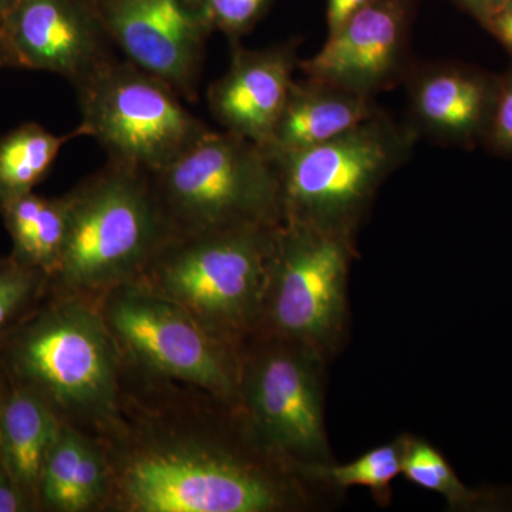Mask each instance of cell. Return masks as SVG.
I'll list each match as a JSON object with an SVG mask.
<instances>
[{
  "label": "cell",
  "instance_id": "20",
  "mask_svg": "<svg viewBox=\"0 0 512 512\" xmlns=\"http://www.w3.org/2000/svg\"><path fill=\"white\" fill-rule=\"evenodd\" d=\"M402 474L407 481L446 498L453 510L483 511L503 507L500 494L485 493L467 487L447 458L429 441L406 434Z\"/></svg>",
  "mask_w": 512,
  "mask_h": 512
},
{
  "label": "cell",
  "instance_id": "6",
  "mask_svg": "<svg viewBox=\"0 0 512 512\" xmlns=\"http://www.w3.org/2000/svg\"><path fill=\"white\" fill-rule=\"evenodd\" d=\"M10 369L20 386L42 396L57 414L106 421L119 394V346L100 311L67 295L16 332Z\"/></svg>",
  "mask_w": 512,
  "mask_h": 512
},
{
  "label": "cell",
  "instance_id": "11",
  "mask_svg": "<svg viewBox=\"0 0 512 512\" xmlns=\"http://www.w3.org/2000/svg\"><path fill=\"white\" fill-rule=\"evenodd\" d=\"M111 45L128 62L197 99L214 26L202 0H94Z\"/></svg>",
  "mask_w": 512,
  "mask_h": 512
},
{
  "label": "cell",
  "instance_id": "23",
  "mask_svg": "<svg viewBox=\"0 0 512 512\" xmlns=\"http://www.w3.org/2000/svg\"><path fill=\"white\" fill-rule=\"evenodd\" d=\"M49 276L19 264L10 256L0 259V332L30 308Z\"/></svg>",
  "mask_w": 512,
  "mask_h": 512
},
{
  "label": "cell",
  "instance_id": "31",
  "mask_svg": "<svg viewBox=\"0 0 512 512\" xmlns=\"http://www.w3.org/2000/svg\"><path fill=\"white\" fill-rule=\"evenodd\" d=\"M13 3H15V0H0V18L12 8Z\"/></svg>",
  "mask_w": 512,
  "mask_h": 512
},
{
  "label": "cell",
  "instance_id": "29",
  "mask_svg": "<svg viewBox=\"0 0 512 512\" xmlns=\"http://www.w3.org/2000/svg\"><path fill=\"white\" fill-rule=\"evenodd\" d=\"M457 2L481 25L491 13L501 8L508 0H457Z\"/></svg>",
  "mask_w": 512,
  "mask_h": 512
},
{
  "label": "cell",
  "instance_id": "24",
  "mask_svg": "<svg viewBox=\"0 0 512 512\" xmlns=\"http://www.w3.org/2000/svg\"><path fill=\"white\" fill-rule=\"evenodd\" d=\"M214 30L238 43L262 19L272 0H202Z\"/></svg>",
  "mask_w": 512,
  "mask_h": 512
},
{
  "label": "cell",
  "instance_id": "1",
  "mask_svg": "<svg viewBox=\"0 0 512 512\" xmlns=\"http://www.w3.org/2000/svg\"><path fill=\"white\" fill-rule=\"evenodd\" d=\"M66 200L69 225L52 279L67 295L137 282L173 239L150 174L107 163Z\"/></svg>",
  "mask_w": 512,
  "mask_h": 512
},
{
  "label": "cell",
  "instance_id": "25",
  "mask_svg": "<svg viewBox=\"0 0 512 512\" xmlns=\"http://www.w3.org/2000/svg\"><path fill=\"white\" fill-rule=\"evenodd\" d=\"M484 146L497 156L512 158V66L500 74L497 100Z\"/></svg>",
  "mask_w": 512,
  "mask_h": 512
},
{
  "label": "cell",
  "instance_id": "8",
  "mask_svg": "<svg viewBox=\"0 0 512 512\" xmlns=\"http://www.w3.org/2000/svg\"><path fill=\"white\" fill-rule=\"evenodd\" d=\"M355 238L296 221L276 231L261 326L326 360L348 326V279Z\"/></svg>",
  "mask_w": 512,
  "mask_h": 512
},
{
  "label": "cell",
  "instance_id": "17",
  "mask_svg": "<svg viewBox=\"0 0 512 512\" xmlns=\"http://www.w3.org/2000/svg\"><path fill=\"white\" fill-rule=\"evenodd\" d=\"M63 421L42 396L19 386L0 403V461L20 490L39 495L43 468Z\"/></svg>",
  "mask_w": 512,
  "mask_h": 512
},
{
  "label": "cell",
  "instance_id": "12",
  "mask_svg": "<svg viewBox=\"0 0 512 512\" xmlns=\"http://www.w3.org/2000/svg\"><path fill=\"white\" fill-rule=\"evenodd\" d=\"M414 0H372L346 20L315 56L301 60L303 76L376 97L404 83L414 64L410 39Z\"/></svg>",
  "mask_w": 512,
  "mask_h": 512
},
{
  "label": "cell",
  "instance_id": "7",
  "mask_svg": "<svg viewBox=\"0 0 512 512\" xmlns=\"http://www.w3.org/2000/svg\"><path fill=\"white\" fill-rule=\"evenodd\" d=\"M74 87L82 113L77 128L120 167L160 173L212 131L173 87L127 59L110 57Z\"/></svg>",
  "mask_w": 512,
  "mask_h": 512
},
{
  "label": "cell",
  "instance_id": "2",
  "mask_svg": "<svg viewBox=\"0 0 512 512\" xmlns=\"http://www.w3.org/2000/svg\"><path fill=\"white\" fill-rule=\"evenodd\" d=\"M279 224L173 238L137 282L234 346L261 326Z\"/></svg>",
  "mask_w": 512,
  "mask_h": 512
},
{
  "label": "cell",
  "instance_id": "10",
  "mask_svg": "<svg viewBox=\"0 0 512 512\" xmlns=\"http://www.w3.org/2000/svg\"><path fill=\"white\" fill-rule=\"evenodd\" d=\"M117 346L160 375L239 403V360L183 306L138 282L107 292L100 311Z\"/></svg>",
  "mask_w": 512,
  "mask_h": 512
},
{
  "label": "cell",
  "instance_id": "13",
  "mask_svg": "<svg viewBox=\"0 0 512 512\" xmlns=\"http://www.w3.org/2000/svg\"><path fill=\"white\" fill-rule=\"evenodd\" d=\"M0 36L12 67L59 74L73 86L113 57L94 0H15Z\"/></svg>",
  "mask_w": 512,
  "mask_h": 512
},
{
  "label": "cell",
  "instance_id": "30",
  "mask_svg": "<svg viewBox=\"0 0 512 512\" xmlns=\"http://www.w3.org/2000/svg\"><path fill=\"white\" fill-rule=\"evenodd\" d=\"M5 67H12V62H10L9 53L6 50L5 43H3L2 36H0V69H5Z\"/></svg>",
  "mask_w": 512,
  "mask_h": 512
},
{
  "label": "cell",
  "instance_id": "26",
  "mask_svg": "<svg viewBox=\"0 0 512 512\" xmlns=\"http://www.w3.org/2000/svg\"><path fill=\"white\" fill-rule=\"evenodd\" d=\"M481 26L488 30L512 57V0H508L501 8L491 13Z\"/></svg>",
  "mask_w": 512,
  "mask_h": 512
},
{
  "label": "cell",
  "instance_id": "27",
  "mask_svg": "<svg viewBox=\"0 0 512 512\" xmlns=\"http://www.w3.org/2000/svg\"><path fill=\"white\" fill-rule=\"evenodd\" d=\"M26 500L28 495L20 490L0 461V512L25 511L28 505Z\"/></svg>",
  "mask_w": 512,
  "mask_h": 512
},
{
  "label": "cell",
  "instance_id": "14",
  "mask_svg": "<svg viewBox=\"0 0 512 512\" xmlns=\"http://www.w3.org/2000/svg\"><path fill=\"white\" fill-rule=\"evenodd\" d=\"M404 84L417 137L466 150L484 144L500 76L458 62L414 63Z\"/></svg>",
  "mask_w": 512,
  "mask_h": 512
},
{
  "label": "cell",
  "instance_id": "19",
  "mask_svg": "<svg viewBox=\"0 0 512 512\" xmlns=\"http://www.w3.org/2000/svg\"><path fill=\"white\" fill-rule=\"evenodd\" d=\"M76 137H82L79 128L56 136L39 124L26 123L0 138V204L33 192L64 144Z\"/></svg>",
  "mask_w": 512,
  "mask_h": 512
},
{
  "label": "cell",
  "instance_id": "3",
  "mask_svg": "<svg viewBox=\"0 0 512 512\" xmlns=\"http://www.w3.org/2000/svg\"><path fill=\"white\" fill-rule=\"evenodd\" d=\"M416 131L386 111L320 146L274 161L282 221L355 238L384 181L410 158Z\"/></svg>",
  "mask_w": 512,
  "mask_h": 512
},
{
  "label": "cell",
  "instance_id": "5",
  "mask_svg": "<svg viewBox=\"0 0 512 512\" xmlns=\"http://www.w3.org/2000/svg\"><path fill=\"white\" fill-rule=\"evenodd\" d=\"M150 177L173 238L282 222L274 161L228 131L212 130Z\"/></svg>",
  "mask_w": 512,
  "mask_h": 512
},
{
  "label": "cell",
  "instance_id": "21",
  "mask_svg": "<svg viewBox=\"0 0 512 512\" xmlns=\"http://www.w3.org/2000/svg\"><path fill=\"white\" fill-rule=\"evenodd\" d=\"M406 434L390 443L382 444L367 451L348 464H319L305 468L301 477L311 483L325 484L345 490L349 487H366L372 491L377 503L387 505L392 495L394 478L402 474Z\"/></svg>",
  "mask_w": 512,
  "mask_h": 512
},
{
  "label": "cell",
  "instance_id": "16",
  "mask_svg": "<svg viewBox=\"0 0 512 512\" xmlns=\"http://www.w3.org/2000/svg\"><path fill=\"white\" fill-rule=\"evenodd\" d=\"M376 97L325 80H295L262 150L271 160L328 143L382 113Z\"/></svg>",
  "mask_w": 512,
  "mask_h": 512
},
{
  "label": "cell",
  "instance_id": "15",
  "mask_svg": "<svg viewBox=\"0 0 512 512\" xmlns=\"http://www.w3.org/2000/svg\"><path fill=\"white\" fill-rule=\"evenodd\" d=\"M299 63L296 42L265 49L235 46L227 73L208 90L212 116L228 133L264 146L284 110Z\"/></svg>",
  "mask_w": 512,
  "mask_h": 512
},
{
  "label": "cell",
  "instance_id": "28",
  "mask_svg": "<svg viewBox=\"0 0 512 512\" xmlns=\"http://www.w3.org/2000/svg\"><path fill=\"white\" fill-rule=\"evenodd\" d=\"M372 0H326V20L328 33L335 32L346 20L352 18L360 9L369 5Z\"/></svg>",
  "mask_w": 512,
  "mask_h": 512
},
{
  "label": "cell",
  "instance_id": "22",
  "mask_svg": "<svg viewBox=\"0 0 512 512\" xmlns=\"http://www.w3.org/2000/svg\"><path fill=\"white\" fill-rule=\"evenodd\" d=\"M89 439L63 423L47 457L39 495L52 510L72 512L73 491Z\"/></svg>",
  "mask_w": 512,
  "mask_h": 512
},
{
  "label": "cell",
  "instance_id": "4",
  "mask_svg": "<svg viewBox=\"0 0 512 512\" xmlns=\"http://www.w3.org/2000/svg\"><path fill=\"white\" fill-rule=\"evenodd\" d=\"M120 494L136 512H275L305 501L285 470L207 443L144 448L121 470Z\"/></svg>",
  "mask_w": 512,
  "mask_h": 512
},
{
  "label": "cell",
  "instance_id": "18",
  "mask_svg": "<svg viewBox=\"0 0 512 512\" xmlns=\"http://www.w3.org/2000/svg\"><path fill=\"white\" fill-rule=\"evenodd\" d=\"M0 214L12 238V258L52 279L69 225L66 195L49 198L29 192L0 204Z\"/></svg>",
  "mask_w": 512,
  "mask_h": 512
},
{
  "label": "cell",
  "instance_id": "9",
  "mask_svg": "<svg viewBox=\"0 0 512 512\" xmlns=\"http://www.w3.org/2000/svg\"><path fill=\"white\" fill-rule=\"evenodd\" d=\"M272 339L239 363L238 404L252 446L301 477L333 461L323 412L326 359L302 343Z\"/></svg>",
  "mask_w": 512,
  "mask_h": 512
}]
</instances>
